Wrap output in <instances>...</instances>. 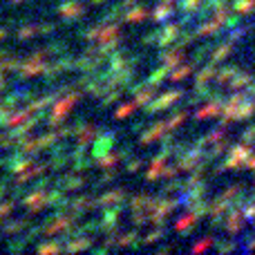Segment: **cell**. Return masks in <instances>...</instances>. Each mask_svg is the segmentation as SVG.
Listing matches in <instances>:
<instances>
[{
	"label": "cell",
	"instance_id": "1",
	"mask_svg": "<svg viewBox=\"0 0 255 255\" xmlns=\"http://www.w3.org/2000/svg\"><path fill=\"white\" fill-rule=\"evenodd\" d=\"M0 36H2V34H0Z\"/></svg>",
	"mask_w": 255,
	"mask_h": 255
}]
</instances>
